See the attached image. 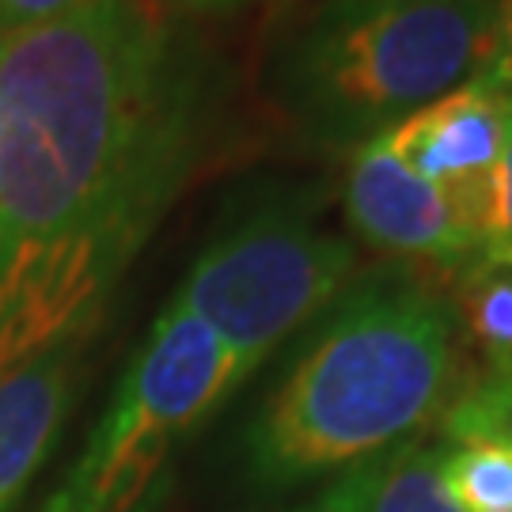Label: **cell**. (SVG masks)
Wrapping results in <instances>:
<instances>
[{
  "label": "cell",
  "mask_w": 512,
  "mask_h": 512,
  "mask_svg": "<svg viewBox=\"0 0 512 512\" xmlns=\"http://www.w3.org/2000/svg\"><path fill=\"white\" fill-rule=\"evenodd\" d=\"M202 126V76L145 0L0 31V376L88 342Z\"/></svg>",
  "instance_id": "cell-1"
},
{
  "label": "cell",
  "mask_w": 512,
  "mask_h": 512,
  "mask_svg": "<svg viewBox=\"0 0 512 512\" xmlns=\"http://www.w3.org/2000/svg\"><path fill=\"white\" fill-rule=\"evenodd\" d=\"M471 372L444 281L406 266L361 270L255 406L247 475L262 490H296L425 440Z\"/></svg>",
  "instance_id": "cell-2"
},
{
  "label": "cell",
  "mask_w": 512,
  "mask_h": 512,
  "mask_svg": "<svg viewBox=\"0 0 512 512\" xmlns=\"http://www.w3.org/2000/svg\"><path fill=\"white\" fill-rule=\"evenodd\" d=\"M497 0H323L274 84L311 141L357 152L478 69Z\"/></svg>",
  "instance_id": "cell-3"
},
{
  "label": "cell",
  "mask_w": 512,
  "mask_h": 512,
  "mask_svg": "<svg viewBox=\"0 0 512 512\" xmlns=\"http://www.w3.org/2000/svg\"><path fill=\"white\" fill-rule=\"evenodd\" d=\"M247 380L236 353L167 300L80 456L38 512H148L175 452Z\"/></svg>",
  "instance_id": "cell-4"
},
{
  "label": "cell",
  "mask_w": 512,
  "mask_h": 512,
  "mask_svg": "<svg viewBox=\"0 0 512 512\" xmlns=\"http://www.w3.org/2000/svg\"><path fill=\"white\" fill-rule=\"evenodd\" d=\"M357 277L353 239L327 232L300 202H258L217 228L171 300L202 319L255 376Z\"/></svg>",
  "instance_id": "cell-5"
},
{
  "label": "cell",
  "mask_w": 512,
  "mask_h": 512,
  "mask_svg": "<svg viewBox=\"0 0 512 512\" xmlns=\"http://www.w3.org/2000/svg\"><path fill=\"white\" fill-rule=\"evenodd\" d=\"M342 209L353 243H365L368 251L391 258V266L418 270L444 285L482 255L452 198L410 171L384 133L349 152Z\"/></svg>",
  "instance_id": "cell-6"
},
{
  "label": "cell",
  "mask_w": 512,
  "mask_h": 512,
  "mask_svg": "<svg viewBox=\"0 0 512 512\" xmlns=\"http://www.w3.org/2000/svg\"><path fill=\"white\" fill-rule=\"evenodd\" d=\"M509 114L512 99L467 76L459 88L425 103L384 133L387 145L410 171H418L421 179L452 198L459 217L475 232L478 247L486 236L490 186L509 133Z\"/></svg>",
  "instance_id": "cell-7"
},
{
  "label": "cell",
  "mask_w": 512,
  "mask_h": 512,
  "mask_svg": "<svg viewBox=\"0 0 512 512\" xmlns=\"http://www.w3.org/2000/svg\"><path fill=\"white\" fill-rule=\"evenodd\" d=\"M80 349H50L0 376V512H12L54 452L76 399Z\"/></svg>",
  "instance_id": "cell-8"
},
{
  "label": "cell",
  "mask_w": 512,
  "mask_h": 512,
  "mask_svg": "<svg viewBox=\"0 0 512 512\" xmlns=\"http://www.w3.org/2000/svg\"><path fill=\"white\" fill-rule=\"evenodd\" d=\"M300 512H463L444 482L440 440H414L338 475Z\"/></svg>",
  "instance_id": "cell-9"
},
{
  "label": "cell",
  "mask_w": 512,
  "mask_h": 512,
  "mask_svg": "<svg viewBox=\"0 0 512 512\" xmlns=\"http://www.w3.org/2000/svg\"><path fill=\"white\" fill-rule=\"evenodd\" d=\"M448 308L456 319L459 342L475 372L512 368V266L482 262L467 266L444 285Z\"/></svg>",
  "instance_id": "cell-10"
},
{
  "label": "cell",
  "mask_w": 512,
  "mask_h": 512,
  "mask_svg": "<svg viewBox=\"0 0 512 512\" xmlns=\"http://www.w3.org/2000/svg\"><path fill=\"white\" fill-rule=\"evenodd\" d=\"M444 482L463 512H512V448L490 440H440Z\"/></svg>",
  "instance_id": "cell-11"
},
{
  "label": "cell",
  "mask_w": 512,
  "mask_h": 512,
  "mask_svg": "<svg viewBox=\"0 0 512 512\" xmlns=\"http://www.w3.org/2000/svg\"><path fill=\"white\" fill-rule=\"evenodd\" d=\"M437 440H490L512 448V368L471 372L437 425Z\"/></svg>",
  "instance_id": "cell-12"
},
{
  "label": "cell",
  "mask_w": 512,
  "mask_h": 512,
  "mask_svg": "<svg viewBox=\"0 0 512 512\" xmlns=\"http://www.w3.org/2000/svg\"><path fill=\"white\" fill-rule=\"evenodd\" d=\"M482 262L512 266V114L505 148H501V160H497L494 171V186H490V217H486V236H482Z\"/></svg>",
  "instance_id": "cell-13"
},
{
  "label": "cell",
  "mask_w": 512,
  "mask_h": 512,
  "mask_svg": "<svg viewBox=\"0 0 512 512\" xmlns=\"http://www.w3.org/2000/svg\"><path fill=\"white\" fill-rule=\"evenodd\" d=\"M478 84L494 88L497 95L512 99V0H497L494 23H490V35H486V50L482 61L471 73Z\"/></svg>",
  "instance_id": "cell-14"
},
{
  "label": "cell",
  "mask_w": 512,
  "mask_h": 512,
  "mask_svg": "<svg viewBox=\"0 0 512 512\" xmlns=\"http://www.w3.org/2000/svg\"><path fill=\"white\" fill-rule=\"evenodd\" d=\"M88 0H0V31H19V27H35L50 23L57 16H69Z\"/></svg>",
  "instance_id": "cell-15"
},
{
  "label": "cell",
  "mask_w": 512,
  "mask_h": 512,
  "mask_svg": "<svg viewBox=\"0 0 512 512\" xmlns=\"http://www.w3.org/2000/svg\"><path fill=\"white\" fill-rule=\"evenodd\" d=\"M171 4L183 12H198V16H220V12H236V8H247L258 0H171Z\"/></svg>",
  "instance_id": "cell-16"
}]
</instances>
